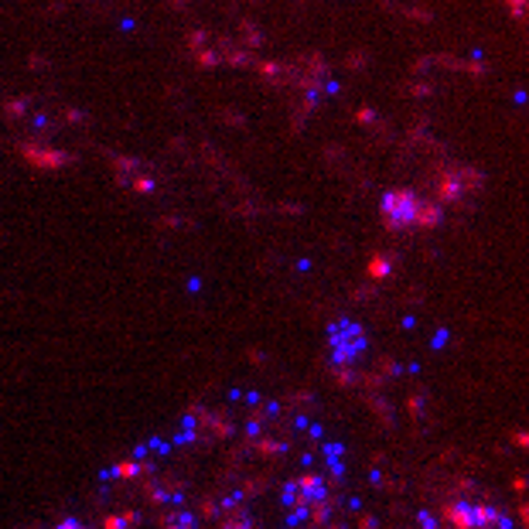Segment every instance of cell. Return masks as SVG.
Masks as SVG:
<instances>
[{
  "label": "cell",
  "mask_w": 529,
  "mask_h": 529,
  "mask_svg": "<svg viewBox=\"0 0 529 529\" xmlns=\"http://www.w3.org/2000/svg\"><path fill=\"white\" fill-rule=\"evenodd\" d=\"M509 4H513V7H515V11H519V4H523V0H509Z\"/></svg>",
  "instance_id": "6da1fadb"
}]
</instances>
